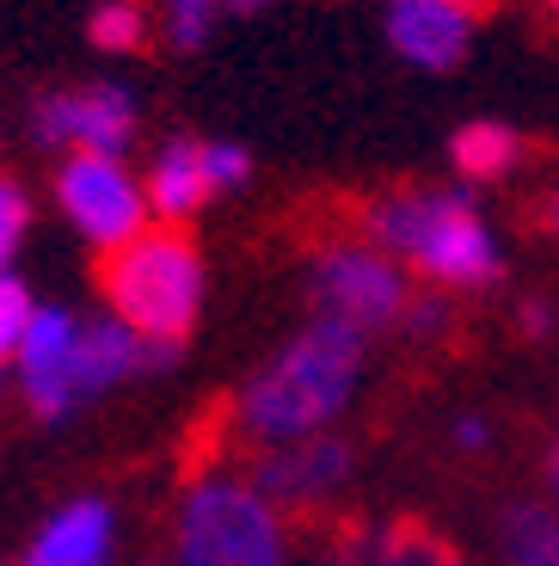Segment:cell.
<instances>
[{"mask_svg": "<svg viewBox=\"0 0 559 566\" xmlns=\"http://www.w3.org/2000/svg\"><path fill=\"white\" fill-rule=\"evenodd\" d=\"M388 38L412 69H455L467 56V43H474V19L462 7H449V0H393L388 7Z\"/></svg>", "mask_w": 559, "mask_h": 566, "instance_id": "9c48e42d", "label": "cell"}, {"mask_svg": "<svg viewBox=\"0 0 559 566\" xmlns=\"http://www.w3.org/2000/svg\"><path fill=\"white\" fill-rule=\"evenodd\" d=\"M210 167H203V142H167L155 155V167H148V210L160 216V228L184 222V216H197L203 203H210Z\"/></svg>", "mask_w": 559, "mask_h": 566, "instance_id": "8fae6325", "label": "cell"}, {"mask_svg": "<svg viewBox=\"0 0 559 566\" xmlns=\"http://www.w3.org/2000/svg\"><path fill=\"white\" fill-rule=\"evenodd\" d=\"M449 7H462L467 19H479V13H492V0H449Z\"/></svg>", "mask_w": 559, "mask_h": 566, "instance_id": "d4e9b609", "label": "cell"}, {"mask_svg": "<svg viewBox=\"0 0 559 566\" xmlns=\"http://www.w3.org/2000/svg\"><path fill=\"white\" fill-rule=\"evenodd\" d=\"M129 369H148V339L129 333L124 321H93L74 339V395H98V388L124 382Z\"/></svg>", "mask_w": 559, "mask_h": 566, "instance_id": "7c38bea8", "label": "cell"}, {"mask_svg": "<svg viewBox=\"0 0 559 566\" xmlns=\"http://www.w3.org/2000/svg\"><path fill=\"white\" fill-rule=\"evenodd\" d=\"M203 167H210V185L222 191V185H240L252 172V155L240 142H203Z\"/></svg>", "mask_w": 559, "mask_h": 566, "instance_id": "44dd1931", "label": "cell"}, {"mask_svg": "<svg viewBox=\"0 0 559 566\" xmlns=\"http://www.w3.org/2000/svg\"><path fill=\"white\" fill-rule=\"evenodd\" d=\"M129 129H136V99L124 86H81V148L124 155Z\"/></svg>", "mask_w": 559, "mask_h": 566, "instance_id": "9a60e30c", "label": "cell"}, {"mask_svg": "<svg viewBox=\"0 0 559 566\" xmlns=\"http://www.w3.org/2000/svg\"><path fill=\"white\" fill-rule=\"evenodd\" d=\"M179 566H283V524L240 481H197L179 505Z\"/></svg>", "mask_w": 559, "mask_h": 566, "instance_id": "277c9868", "label": "cell"}, {"mask_svg": "<svg viewBox=\"0 0 559 566\" xmlns=\"http://www.w3.org/2000/svg\"><path fill=\"white\" fill-rule=\"evenodd\" d=\"M449 160L467 172V179H504V172L523 160V136L510 124H467L449 136Z\"/></svg>", "mask_w": 559, "mask_h": 566, "instance_id": "5bb4252c", "label": "cell"}, {"mask_svg": "<svg viewBox=\"0 0 559 566\" xmlns=\"http://www.w3.org/2000/svg\"><path fill=\"white\" fill-rule=\"evenodd\" d=\"M547 481H553V499H559V443L547 450Z\"/></svg>", "mask_w": 559, "mask_h": 566, "instance_id": "4316f807", "label": "cell"}, {"mask_svg": "<svg viewBox=\"0 0 559 566\" xmlns=\"http://www.w3.org/2000/svg\"><path fill=\"white\" fill-rule=\"evenodd\" d=\"M357 222L376 253L405 259L449 290H479L498 277V247L462 191H388L369 198Z\"/></svg>", "mask_w": 559, "mask_h": 566, "instance_id": "3957f363", "label": "cell"}, {"mask_svg": "<svg viewBox=\"0 0 559 566\" xmlns=\"http://www.w3.org/2000/svg\"><path fill=\"white\" fill-rule=\"evenodd\" d=\"M228 13H259V7H271V0H222Z\"/></svg>", "mask_w": 559, "mask_h": 566, "instance_id": "484cf974", "label": "cell"}, {"mask_svg": "<svg viewBox=\"0 0 559 566\" xmlns=\"http://www.w3.org/2000/svg\"><path fill=\"white\" fill-rule=\"evenodd\" d=\"M345 474H350V443L308 438V443H295V450L259 462V499H265L271 511H308V505H320Z\"/></svg>", "mask_w": 559, "mask_h": 566, "instance_id": "ba28073f", "label": "cell"}, {"mask_svg": "<svg viewBox=\"0 0 559 566\" xmlns=\"http://www.w3.org/2000/svg\"><path fill=\"white\" fill-rule=\"evenodd\" d=\"M112 554V511L98 499H74L38 530L25 566H105Z\"/></svg>", "mask_w": 559, "mask_h": 566, "instance_id": "30bf717a", "label": "cell"}, {"mask_svg": "<svg viewBox=\"0 0 559 566\" xmlns=\"http://www.w3.org/2000/svg\"><path fill=\"white\" fill-rule=\"evenodd\" d=\"M222 0H160V25H167V43L172 50H197V43L210 38V19Z\"/></svg>", "mask_w": 559, "mask_h": 566, "instance_id": "ac0fdd59", "label": "cell"}, {"mask_svg": "<svg viewBox=\"0 0 559 566\" xmlns=\"http://www.w3.org/2000/svg\"><path fill=\"white\" fill-rule=\"evenodd\" d=\"M547 333H553V308L541 296H529L523 302V339H547Z\"/></svg>", "mask_w": 559, "mask_h": 566, "instance_id": "7402d4cb", "label": "cell"}, {"mask_svg": "<svg viewBox=\"0 0 559 566\" xmlns=\"http://www.w3.org/2000/svg\"><path fill=\"white\" fill-rule=\"evenodd\" d=\"M31 321H38V308H31L25 283H19V277H7V271H0V357H13L19 345H25Z\"/></svg>", "mask_w": 559, "mask_h": 566, "instance_id": "d6986e66", "label": "cell"}, {"mask_svg": "<svg viewBox=\"0 0 559 566\" xmlns=\"http://www.w3.org/2000/svg\"><path fill=\"white\" fill-rule=\"evenodd\" d=\"M498 560L504 566H559V511L553 505H504L498 511Z\"/></svg>", "mask_w": 559, "mask_h": 566, "instance_id": "4fadbf2b", "label": "cell"}, {"mask_svg": "<svg viewBox=\"0 0 559 566\" xmlns=\"http://www.w3.org/2000/svg\"><path fill=\"white\" fill-rule=\"evenodd\" d=\"M455 443H462V450H479V443H486V424H479V419H462V424H455Z\"/></svg>", "mask_w": 559, "mask_h": 566, "instance_id": "cb8c5ba5", "label": "cell"}, {"mask_svg": "<svg viewBox=\"0 0 559 566\" xmlns=\"http://www.w3.org/2000/svg\"><path fill=\"white\" fill-rule=\"evenodd\" d=\"M363 333L345 321H314L302 339H289L240 395V419L265 443H308L357 388Z\"/></svg>", "mask_w": 559, "mask_h": 566, "instance_id": "6da1fadb", "label": "cell"}, {"mask_svg": "<svg viewBox=\"0 0 559 566\" xmlns=\"http://www.w3.org/2000/svg\"><path fill=\"white\" fill-rule=\"evenodd\" d=\"M86 38H93L98 50H112V56L141 50V38H148V7H141V0H105V7H93V19H86Z\"/></svg>", "mask_w": 559, "mask_h": 566, "instance_id": "2e32d148", "label": "cell"}, {"mask_svg": "<svg viewBox=\"0 0 559 566\" xmlns=\"http://www.w3.org/2000/svg\"><path fill=\"white\" fill-rule=\"evenodd\" d=\"M320 566H467L462 548L436 536L424 517H388V524H338Z\"/></svg>", "mask_w": 559, "mask_h": 566, "instance_id": "52a82bcc", "label": "cell"}, {"mask_svg": "<svg viewBox=\"0 0 559 566\" xmlns=\"http://www.w3.org/2000/svg\"><path fill=\"white\" fill-rule=\"evenodd\" d=\"M308 283H314V302L326 308V321H345V326H357V333L405 321V308H412V302H405L400 265H393L388 253H376L369 241L314 253Z\"/></svg>", "mask_w": 559, "mask_h": 566, "instance_id": "5b68a950", "label": "cell"}, {"mask_svg": "<svg viewBox=\"0 0 559 566\" xmlns=\"http://www.w3.org/2000/svg\"><path fill=\"white\" fill-rule=\"evenodd\" d=\"M535 222H541V234H553V241H559V191H547V198L535 203Z\"/></svg>", "mask_w": 559, "mask_h": 566, "instance_id": "603a6c76", "label": "cell"}, {"mask_svg": "<svg viewBox=\"0 0 559 566\" xmlns=\"http://www.w3.org/2000/svg\"><path fill=\"white\" fill-rule=\"evenodd\" d=\"M31 136L43 148H81V93H38L31 99Z\"/></svg>", "mask_w": 559, "mask_h": 566, "instance_id": "e0dca14e", "label": "cell"}, {"mask_svg": "<svg viewBox=\"0 0 559 566\" xmlns=\"http://www.w3.org/2000/svg\"><path fill=\"white\" fill-rule=\"evenodd\" d=\"M547 7H553V13H559V0H547Z\"/></svg>", "mask_w": 559, "mask_h": 566, "instance_id": "83f0119b", "label": "cell"}, {"mask_svg": "<svg viewBox=\"0 0 559 566\" xmlns=\"http://www.w3.org/2000/svg\"><path fill=\"white\" fill-rule=\"evenodd\" d=\"M25 222H31V198L0 172V271H7V259H13L19 241H25Z\"/></svg>", "mask_w": 559, "mask_h": 566, "instance_id": "ffe728a7", "label": "cell"}, {"mask_svg": "<svg viewBox=\"0 0 559 566\" xmlns=\"http://www.w3.org/2000/svg\"><path fill=\"white\" fill-rule=\"evenodd\" d=\"M98 296L112 302V321L155 345H184L203 308V253L184 228H141L136 241L105 247L93 265Z\"/></svg>", "mask_w": 559, "mask_h": 566, "instance_id": "7a4b0ae2", "label": "cell"}, {"mask_svg": "<svg viewBox=\"0 0 559 566\" xmlns=\"http://www.w3.org/2000/svg\"><path fill=\"white\" fill-rule=\"evenodd\" d=\"M56 198L86 241H98V253L136 241L141 216H148V198H141L136 179L117 167V155H93V148H74L56 167Z\"/></svg>", "mask_w": 559, "mask_h": 566, "instance_id": "8992f818", "label": "cell"}]
</instances>
